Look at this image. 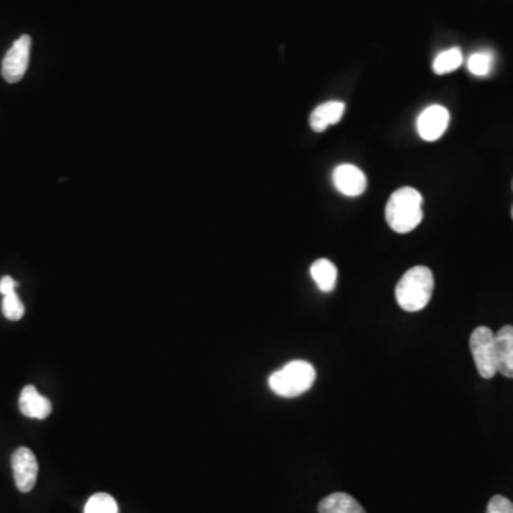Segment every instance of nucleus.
I'll use <instances>...</instances> for the list:
<instances>
[{
	"instance_id": "9b49d317",
	"label": "nucleus",
	"mask_w": 513,
	"mask_h": 513,
	"mask_svg": "<svg viewBox=\"0 0 513 513\" xmlns=\"http://www.w3.org/2000/svg\"><path fill=\"white\" fill-rule=\"evenodd\" d=\"M345 105L342 102H327L318 105L309 117L311 129L316 133H323L327 127L337 124L344 116Z\"/></svg>"
},
{
	"instance_id": "a211bd4d",
	"label": "nucleus",
	"mask_w": 513,
	"mask_h": 513,
	"mask_svg": "<svg viewBox=\"0 0 513 513\" xmlns=\"http://www.w3.org/2000/svg\"><path fill=\"white\" fill-rule=\"evenodd\" d=\"M486 513H513V503L505 496L496 495L489 500Z\"/></svg>"
},
{
	"instance_id": "f257e3e1",
	"label": "nucleus",
	"mask_w": 513,
	"mask_h": 513,
	"mask_svg": "<svg viewBox=\"0 0 513 513\" xmlns=\"http://www.w3.org/2000/svg\"><path fill=\"white\" fill-rule=\"evenodd\" d=\"M422 203H424V198L421 193L412 187H402L395 191L385 207L388 225L399 234L411 232L421 224L422 218H424Z\"/></svg>"
},
{
	"instance_id": "412c9836",
	"label": "nucleus",
	"mask_w": 513,
	"mask_h": 513,
	"mask_svg": "<svg viewBox=\"0 0 513 513\" xmlns=\"http://www.w3.org/2000/svg\"><path fill=\"white\" fill-rule=\"evenodd\" d=\"M512 189H513V181H512Z\"/></svg>"
},
{
	"instance_id": "f8f14e48",
	"label": "nucleus",
	"mask_w": 513,
	"mask_h": 513,
	"mask_svg": "<svg viewBox=\"0 0 513 513\" xmlns=\"http://www.w3.org/2000/svg\"><path fill=\"white\" fill-rule=\"evenodd\" d=\"M320 513H366L358 500L349 493L335 492L325 496L318 503Z\"/></svg>"
},
{
	"instance_id": "39448f33",
	"label": "nucleus",
	"mask_w": 513,
	"mask_h": 513,
	"mask_svg": "<svg viewBox=\"0 0 513 513\" xmlns=\"http://www.w3.org/2000/svg\"><path fill=\"white\" fill-rule=\"evenodd\" d=\"M30 47L32 38L23 35L7 50L6 56L2 62V76L7 83H18L23 79L29 67L30 59Z\"/></svg>"
},
{
	"instance_id": "1a4fd4ad",
	"label": "nucleus",
	"mask_w": 513,
	"mask_h": 513,
	"mask_svg": "<svg viewBox=\"0 0 513 513\" xmlns=\"http://www.w3.org/2000/svg\"><path fill=\"white\" fill-rule=\"evenodd\" d=\"M19 408L28 418L46 419L52 414V402L40 395L33 385H26L19 398Z\"/></svg>"
},
{
	"instance_id": "dca6fc26",
	"label": "nucleus",
	"mask_w": 513,
	"mask_h": 513,
	"mask_svg": "<svg viewBox=\"0 0 513 513\" xmlns=\"http://www.w3.org/2000/svg\"><path fill=\"white\" fill-rule=\"evenodd\" d=\"M492 66L493 55L491 52L474 53L467 60V71L478 78L488 76L492 71Z\"/></svg>"
},
{
	"instance_id": "20e7f679",
	"label": "nucleus",
	"mask_w": 513,
	"mask_h": 513,
	"mask_svg": "<svg viewBox=\"0 0 513 513\" xmlns=\"http://www.w3.org/2000/svg\"><path fill=\"white\" fill-rule=\"evenodd\" d=\"M469 347L479 375L485 380L493 378L498 373L495 332L488 327L475 328L469 338Z\"/></svg>"
},
{
	"instance_id": "9d476101",
	"label": "nucleus",
	"mask_w": 513,
	"mask_h": 513,
	"mask_svg": "<svg viewBox=\"0 0 513 513\" xmlns=\"http://www.w3.org/2000/svg\"><path fill=\"white\" fill-rule=\"evenodd\" d=\"M496 368L507 378H513V327L505 325L495 334Z\"/></svg>"
},
{
	"instance_id": "4468645a",
	"label": "nucleus",
	"mask_w": 513,
	"mask_h": 513,
	"mask_svg": "<svg viewBox=\"0 0 513 513\" xmlns=\"http://www.w3.org/2000/svg\"><path fill=\"white\" fill-rule=\"evenodd\" d=\"M464 62V55L459 47H452V49L445 50L440 53L436 59L433 60V71L436 74H448L457 71L458 67H461Z\"/></svg>"
},
{
	"instance_id": "7ed1b4c3",
	"label": "nucleus",
	"mask_w": 513,
	"mask_h": 513,
	"mask_svg": "<svg viewBox=\"0 0 513 513\" xmlns=\"http://www.w3.org/2000/svg\"><path fill=\"white\" fill-rule=\"evenodd\" d=\"M315 378V368L309 362L296 359L271 374L268 385L278 397L296 398L311 390Z\"/></svg>"
},
{
	"instance_id": "6ab92c4d",
	"label": "nucleus",
	"mask_w": 513,
	"mask_h": 513,
	"mask_svg": "<svg viewBox=\"0 0 513 513\" xmlns=\"http://www.w3.org/2000/svg\"><path fill=\"white\" fill-rule=\"evenodd\" d=\"M16 289H18V282H14L11 275H4V277L0 280V294H2V296L11 294V292L16 291Z\"/></svg>"
},
{
	"instance_id": "ddd939ff",
	"label": "nucleus",
	"mask_w": 513,
	"mask_h": 513,
	"mask_svg": "<svg viewBox=\"0 0 513 513\" xmlns=\"http://www.w3.org/2000/svg\"><path fill=\"white\" fill-rule=\"evenodd\" d=\"M309 273H311V277L321 291H334L338 271L330 260L320 258V260L314 261L313 265L309 268Z\"/></svg>"
},
{
	"instance_id": "aec40b11",
	"label": "nucleus",
	"mask_w": 513,
	"mask_h": 513,
	"mask_svg": "<svg viewBox=\"0 0 513 513\" xmlns=\"http://www.w3.org/2000/svg\"><path fill=\"white\" fill-rule=\"evenodd\" d=\"M512 218H513V207H512Z\"/></svg>"
},
{
	"instance_id": "f3484780",
	"label": "nucleus",
	"mask_w": 513,
	"mask_h": 513,
	"mask_svg": "<svg viewBox=\"0 0 513 513\" xmlns=\"http://www.w3.org/2000/svg\"><path fill=\"white\" fill-rule=\"evenodd\" d=\"M2 313H4L7 320L11 321L21 320V316L25 315V306L19 299L18 292L13 291L4 296Z\"/></svg>"
},
{
	"instance_id": "f03ea898",
	"label": "nucleus",
	"mask_w": 513,
	"mask_h": 513,
	"mask_svg": "<svg viewBox=\"0 0 513 513\" xmlns=\"http://www.w3.org/2000/svg\"><path fill=\"white\" fill-rule=\"evenodd\" d=\"M433 271L428 267H412L402 275L395 289L398 306L408 313L425 308L433 297Z\"/></svg>"
},
{
	"instance_id": "423d86ee",
	"label": "nucleus",
	"mask_w": 513,
	"mask_h": 513,
	"mask_svg": "<svg viewBox=\"0 0 513 513\" xmlns=\"http://www.w3.org/2000/svg\"><path fill=\"white\" fill-rule=\"evenodd\" d=\"M14 484L21 492L28 493L35 488L39 474V464L32 450L26 447L18 448L12 455Z\"/></svg>"
},
{
	"instance_id": "6e6552de",
	"label": "nucleus",
	"mask_w": 513,
	"mask_h": 513,
	"mask_svg": "<svg viewBox=\"0 0 513 513\" xmlns=\"http://www.w3.org/2000/svg\"><path fill=\"white\" fill-rule=\"evenodd\" d=\"M335 189L347 198H358L366 190V177L358 167L341 164L332 172Z\"/></svg>"
},
{
	"instance_id": "2eb2a0df",
	"label": "nucleus",
	"mask_w": 513,
	"mask_h": 513,
	"mask_svg": "<svg viewBox=\"0 0 513 513\" xmlns=\"http://www.w3.org/2000/svg\"><path fill=\"white\" fill-rule=\"evenodd\" d=\"M85 513H119V507L109 493H95L86 503Z\"/></svg>"
},
{
	"instance_id": "0eeeda50",
	"label": "nucleus",
	"mask_w": 513,
	"mask_h": 513,
	"mask_svg": "<svg viewBox=\"0 0 513 513\" xmlns=\"http://www.w3.org/2000/svg\"><path fill=\"white\" fill-rule=\"evenodd\" d=\"M450 124V112L443 105H429L419 114L416 122L419 136L425 141H435L442 138Z\"/></svg>"
}]
</instances>
